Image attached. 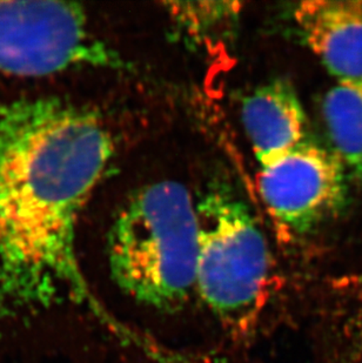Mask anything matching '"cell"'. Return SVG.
I'll return each instance as SVG.
<instances>
[{
	"label": "cell",
	"mask_w": 362,
	"mask_h": 363,
	"mask_svg": "<svg viewBox=\"0 0 362 363\" xmlns=\"http://www.w3.org/2000/svg\"><path fill=\"white\" fill-rule=\"evenodd\" d=\"M293 18L335 84L362 87L361 0H306L295 5Z\"/></svg>",
	"instance_id": "6"
},
{
	"label": "cell",
	"mask_w": 362,
	"mask_h": 363,
	"mask_svg": "<svg viewBox=\"0 0 362 363\" xmlns=\"http://www.w3.org/2000/svg\"><path fill=\"white\" fill-rule=\"evenodd\" d=\"M333 151L347 177L362 182V87L335 84L322 101Z\"/></svg>",
	"instance_id": "8"
},
{
	"label": "cell",
	"mask_w": 362,
	"mask_h": 363,
	"mask_svg": "<svg viewBox=\"0 0 362 363\" xmlns=\"http://www.w3.org/2000/svg\"><path fill=\"white\" fill-rule=\"evenodd\" d=\"M168 12L182 33L192 40L202 43L221 35L232 28L239 16L238 3L200 1L168 3Z\"/></svg>",
	"instance_id": "9"
},
{
	"label": "cell",
	"mask_w": 362,
	"mask_h": 363,
	"mask_svg": "<svg viewBox=\"0 0 362 363\" xmlns=\"http://www.w3.org/2000/svg\"><path fill=\"white\" fill-rule=\"evenodd\" d=\"M241 121L260 167L304 143L306 116L293 85L275 79L243 100Z\"/></svg>",
	"instance_id": "7"
},
{
	"label": "cell",
	"mask_w": 362,
	"mask_h": 363,
	"mask_svg": "<svg viewBox=\"0 0 362 363\" xmlns=\"http://www.w3.org/2000/svg\"><path fill=\"white\" fill-rule=\"evenodd\" d=\"M198 255L197 201L171 180L134 193L107 234L114 284L134 301L161 312L180 308L194 291Z\"/></svg>",
	"instance_id": "2"
},
{
	"label": "cell",
	"mask_w": 362,
	"mask_h": 363,
	"mask_svg": "<svg viewBox=\"0 0 362 363\" xmlns=\"http://www.w3.org/2000/svg\"><path fill=\"white\" fill-rule=\"evenodd\" d=\"M199 255L195 291L220 321L247 329L263 305L272 271L265 234L236 191L224 182L197 202Z\"/></svg>",
	"instance_id": "3"
},
{
	"label": "cell",
	"mask_w": 362,
	"mask_h": 363,
	"mask_svg": "<svg viewBox=\"0 0 362 363\" xmlns=\"http://www.w3.org/2000/svg\"><path fill=\"white\" fill-rule=\"evenodd\" d=\"M112 155L106 125L85 107L38 98L0 111V319L71 301L112 323L75 250L79 214Z\"/></svg>",
	"instance_id": "1"
},
{
	"label": "cell",
	"mask_w": 362,
	"mask_h": 363,
	"mask_svg": "<svg viewBox=\"0 0 362 363\" xmlns=\"http://www.w3.org/2000/svg\"><path fill=\"white\" fill-rule=\"evenodd\" d=\"M347 179L331 152L304 141L261 167L258 187L274 223L288 235H302L344 205Z\"/></svg>",
	"instance_id": "5"
},
{
	"label": "cell",
	"mask_w": 362,
	"mask_h": 363,
	"mask_svg": "<svg viewBox=\"0 0 362 363\" xmlns=\"http://www.w3.org/2000/svg\"><path fill=\"white\" fill-rule=\"evenodd\" d=\"M78 66H124L120 55L89 30L80 5L0 1V73L51 76Z\"/></svg>",
	"instance_id": "4"
}]
</instances>
